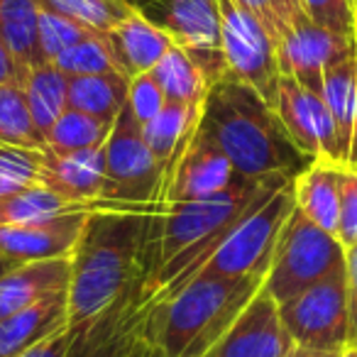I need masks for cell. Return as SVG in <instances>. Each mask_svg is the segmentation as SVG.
<instances>
[{
    "label": "cell",
    "mask_w": 357,
    "mask_h": 357,
    "mask_svg": "<svg viewBox=\"0 0 357 357\" xmlns=\"http://www.w3.org/2000/svg\"><path fill=\"white\" fill-rule=\"evenodd\" d=\"M262 277L194 279L103 331L105 357H204L262 289Z\"/></svg>",
    "instance_id": "6da1fadb"
},
{
    "label": "cell",
    "mask_w": 357,
    "mask_h": 357,
    "mask_svg": "<svg viewBox=\"0 0 357 357\" xmlns=\"http://www.w3.org/2000/svg\"><path fill=\"white\" fill-rule=\"evenodd\" d=\"M159 204L93 211L71 255L69 331L98 326L144 272V243Z\"/></svg>",
    "instance_id": "7a4b0ae2"
},
{
    "label": "cell",
    "mask_w": 357,
    "mask_h": 357,
    "mask_svg": "<svg viewBox=\"0 0 357 357\" xmlns=\"http://www.w3.org/2000/svg\"><path fill=\"white\" fill-rule=\"evenodd\" d=\"M199 125L240 176L296 178L313 162L291 142L277 110L230 74L208 89Z\"/></svg>",
    "instance_id": "3957f363"
},
{
    "label": "cell",
    "mask_w": 357,
    "mask_h": 357,
    "mask_svg": "<svg viewBox=\"0 0 357 357\" xmlns=\"http://www.w3.org/2000/svg\"><path fill=\"white\" fill-rule=\"evenodd\" d=\"M294 181V178H291ZM287 181L277 191L259 199L235 228L220 240L196 279L267 277L277 238L294 211V184Z\"/></svg>",
    "instance_id": "277c9868"
},
{
    "label": "cell",
    "mask_w": 357,
    "mask_h": 357,
    "mask_svg": "<svg viewBox=\"0 0 357 357\" xmlns=\"http://www.w3.org/2000/svg\"><path fill=\"white\" fill-rule=\"evenodd\" d=\"M340 267H345V248L340 240L311 223L294 204L291 215L277 238L262 291L277 303H284Z\"/></svg>",
    "instance_id": "5b68a950"
},
{
    "label": "cell",
    "mask_w": 357,
    "mask_h": 357,
    "mask_svg": "<svg viewBox=\"0 0 357 357\" xmlns=\"http://www.w3.org/2000/svg\"><path fill=\"white\" fill-rule=\"evenodd\" d=\"M105 184L100 199L115 206L159 204L164 184V167L147 147L142 125L130 113L128 103L115 118L113 130L103 144Z\"/></svg>",
    "instance_id": "8992f818"
},
{
    "label": "cell",
    "mask_w": 357,
    "mask_h": 357,
    "mask_svg": "<svg viewBox=\"0 0 357 357\" xmlns=\"http://www.w3.org/2000/svg\"><path fill=\"white\" fill-rule=\"evenodd\" d=\"M220 45L228 74L252 86L274 108L282 71L277 61V45L267 27L240 0H218Z\"/></svg>",
    "instance_id": "52a82bcc"
},
{
    "label": "cell",
    "mask_w": 357,
    "mask_h": 357,
    "mask_svg": "<svg viewBox=\"0 0 357 357\" xmlns=\"http://www.w3.org/2000/svg\"><path fill=\"white\" fill-rule=\"evenodd\" d=\"M279 316L294 345L308 350H345L350 333L345 267L279 303Z\"/></svg>",
    "instance_id": "ba28073f"
},
{
    "label": "cell",
    "mask_w": 357,
    "mask_h": 357,
    "mask_svg": "<svg viewBox=\"0 0 357 357\" xmlns=\"http://www.w3.org/2000/svg\"><path fill=\"white\" fill-rule=\"evenodd\" d=\"M137 10L194 59L211 86L228 74L220 45L218 0H154L139 3Z\"/></svg>",
    "instance_id": "9c48e42d"
},
{
    "label": "cell",
    "mask_w": 357,
    "mask_h": 357,
    "mask_svg": "<svg viewBox=\"0 0 357 357\" xmlns=\"http://www.w3.org/2000/svg\"><path fill=\"white\" fill-rule=\"evenodd\" d=\"M238 174L220 147L196 125L174 152L172 162L164 167V184L159 204L206 199L225 191Z\"/></svg>",
    "instance_id": "30bf717a"
},
{
    "label": "cell",
    "mask_w": 357,
    "mask_h": 357,
    "mask_svg": "<svg viewBox=\"0 0 357 357\" xmlns=\"http://www.w3.org/2000/svg\"><path fill=\"white\" fill-rule=\"evenodd\" d=\"M355 52L357 32L355 37H342L311 22L306 13H301L277 45V61L282 76H289V79L298 81L303 89L323 96L326 69L347 59Z\"/></svg>",
    "instance_id": "8fae6325"
},
{
    "label": "cell",
    "mask_w": 357,
    "mask_h": 357,
    "mask_svg": "<svg viewBox=\"0 0 357 357\" xmlns=\"http://www.w3.org/2000/svg\"><path fill=\"white\" fill-rule=\"evenodd\" d=\"M284 130L291 142L313 162H331L345 167V157L340 152L337 132L323 96L303 89L298 81L282 76L274 103Z\"/></svg>",
    "instance_id": "7c38bea8"
},
{
    "label": "cell",
    "mask_w": 357,
    "mask_h": 357,
    "mask_svg": "<svg viewBox=\"0 0 357 357\" xmlns=\"http://www.w3.org/2000/svg\"><path fill=\"white\" fill-rule=\"evenodd\" d=\"M294 347L279 303L259 289L204 357H287Z\"/></svg>",
    "instance_id": "4fadbf2b"
},
{
    "label": "cell",
    "mask_w": 357,
    "mask_h": 357,
    "mask_svg": "<svg viewBox=\"0 0 357 357\" xmlns=\"http://www.w3.org/2000/svg\"><path fill=\"white\" fill-rule=\"evenodd\" d=\"M91 213L93 211H81L42 223L0 225V264L13 269L25 262L71 257Z\"/></svg>",
    "instance_id": "5bb4252c"
},
{
    "label": "cell",
    "mask_w": 357,
    "mask_h": 357,
    "mask_svg": "<svg viewBox=\"0 0 357 357\" xmlns=\"http://www.w3.org/2000/svg\"><path fill=\"white\" fill-rule=\"evenodd\" d=\"M42 172L40 184L47 186L52 194L71 201V204H98L103 201L105 184V149H42Z\"/></svg>",
    "instance_id": "9a60e30c"
},
{
    "label": "cell",
    "mask_w": 357,
    "mask_h": 357,
    "mask_svg": "<svg viewBox=\"0 0 357 357\" xmlns=\"http://www.w3.org/2000/svg\"><path fill=\"white\" fill-rule=\"evenodd\" d=\"M71 257L25 262L0 272V321L27 306L45 301L59 291H69Z\"/></svg>",
    "instance_id": "2e32d148"
},
{
    "label": "cell",
    "mask_w": 357,
    "mask_h": 357,
    "mask_svg": "<svg viewBox=\"0 0 357 357\" xmlns=\"http://www.w3.org/2000/svg\"><path fill=\"white\" fill-rule=\"evenodd\" d=\"M69 331V291L47 296L45 301L0 321V357H20L40 342Z\"/></svg>",
    "instance_id": "e0dca14e"
},
{
    "label": "cell",
    "mask_w": 357,
    "mask_h": 357,
    "mask_svg": "<svg viewBox=\"0 0 357 357\" xmlns=\"http://www.w3.org/2000/svg\"><path fill=\"white\" fill-rule=\"evenodd\" d=\"M105 40H108L115 66L128 79L152 71L174 47L172 37L162 27L154 25L152 20H147L139 10H135L115 30H110Z\"/></svg>",
    "instance_id": "ac0fdd59"
},
{
    "label": "cell",
    "mask_w": 357,
    "mask_h": 357,
    "mask_svg": "<svg viewBox=\"0 0 357 357\" xmlns=\"http://www.w3.org/2000/svg\"><path fill=\"white\" fill-rule=\"evenodd\" d=\"M340 176L342 167L331 162H311L294 178V204L311 223L326 233H337L340 218Z\"/></svg>",
    "instance_id": "d6986e66"
},
{
    "label": "cell",
    "mask_w": 357,
    "mask_h": 357,
    "mask_svg": "<svg viewBox=\"0 0 357 357\" xmlns=\"http://www.w3.org/2000/svg\"><path fill=\"white\" fill-rule=\"evenodd\" d=\"M0 40L10 50L20 76L45 64L40 47V0H0Z\"/></svg>",
    "instance_id": "ffe728a7"
},
{
    "label": "cell",
    "mask_w": 357,
    "mask_h": 357,
    "mask_svg": "<svg viewBox=\"0 0 357 357\" xmlns=\"http://www.w3.org/2000/svg\"><path fill=\"white\" fill-rule=\"evenodd\" d=\"M323 100H326L328 113H331L333 125H335L337 142H340V152L345 157L347 167L357 115V52L326 69V74H323Z\"/></svg>",
    "instance_id": "44dd1931"
},
{
    "label": "cell",
    "mask_w": 357,
    "mask_h": 357,
    "mask_svg": "<svg viewBox=\"0 0 357 357\" xmlns=\"http://www.w3.org/2000/svg\"><path fill=\"white\" fill-rule=\"evenodd\" d=\"M103 208H130V206H115L108 204V201H98V204H71V201L52 194L47 186L37 184L15 196L0 199V225L42 223V220L61 218V215H69V213L103 211Z\"/></svg>",
    "instance_id": "7402d4cb"
},
{
    "label": "cell",
    "mask_w": 357,
    "mask_h": 357,
    "mask_svg": "<svg viewBox=\"0 0 357 357\" xmlns=\"http://www.w3.org/2000/svg\"><path fill=\"white\" fill-rule=\"evenodd\" d=\"M128 89L130 79L123 71L74 76L69 79V108L115 123L120 110L128 103Z\"/></svg>",
    "instance_id": "603a6c76"
},
{
    "label": "cell",
    "mask_w": 357,
    "mask_h": 357,
    "mask_svg": "<svg viewBox=\"0 0 357 357\" xmlns=\"http://www.w3.org/2000/svg\"><path fill=\"white\" fill-rule=\"evenodd\" d=\"M20 84L37 128L42 135H47L56 118L69 108V76L61 74L52 61H45L32 66Z\"/></svg>",
    "instance_id": "cb8c5ba5"
},
{
    "label": "cell",
    "mask_w": 357,
    "mask_h": 357,
    "mask_svg": "<svg viewBox=\"0 0 357 357\" xmlns=\"http://www.w3.org/2000/svg\"><path fill=\"white\" fill-rule=\"evenodd\" d=\"M154 81L162 89L164 98L172 103H186V105H201L208 93L211 84L204 76V71L194 64L189 54L181 47L174 45L164 54V59L152 69Z\"/></svg>",
    "instance_id": "d4e9b609"
},
{
    "label": "cell",
    "mask_w": 357,
    "mask_h": 357,
    "mask_svg": "<svg viewBox=\"0 0 357 357\" xmlns=\"http://www.w3.org/2000/svg\"><path fill=\"white\" fill-rule=\"evenodd\" d=\"M201 105H186V103H172V100H167L164 108L152 120H147L142 125L144 142H147V147L152 149V154L157 157V162L162 167H167L172 162L178 142L199 125Z\"/></svg>",
    "instance_id": "484cf974"
},
{
    "label": "cell",
    "mask_w": 357,
    "mask_h": 357,
    "mask_svg": "<svg viewBox=\"0 0 357 357\" xmlns=\"http://www.w3.org/2000/svg\"><path fill=\"white\" fill-rule=\"evenodd\" d=\"M0 144L35 149L45 147V135L37 128L22 84L17 81L0 86Z\"/></svg>",
    "instance_id": "4316f807"
},
{
    "label": "cell",
    "mask_w": 357,
    "mask_h": 357,
    "mask_svg": "<svg viewBox=\"0 0 357 357\" xmlns=\"http://www.w3.org/2000/svg\"><path fill=\"white\" fill-rule=\"evenodd\" d=\"M40 8L69 17L98 35H108L137 10L128 0H40Z\"/></svg>",
    "instance_id": "83f0119b"
},
{
    "label": "cell",
    "mask_w": 357,
    "mask_h": 357,
    "mask_svg": "<svg viewBox=\"0 0 357 357\" xmlns=\"http://www.w3.org/2000/svg\"><path fill=\"white\" fill-rule=\"evenodd\" d=\"M110 130H113V123H108V120H100L89 113H81V110L66 108L56 118V123L47 130L45 147L56 149V152L103 147Z\"/></svg>",
    "instance_id": "f1b7e54d"
},
{
    "label": "cell",
    "mask_w": 357,
    "mask_h": 357,
    "mask_svg": "<svg viewBox=\"0 0 357 357\" xmlns=\"http://www.w3.org/2000/svg\"><path fill=\"white\" fill-rule=\"evenodd\" d=\"M42 149L0 144V199L40 184L42 157H45Z\"/></svg>",
    "instance_id": "f546056e"
},
{
    "label": "cell",
    "mask_w": 357,
    "mask_h": 357,
    "mask_svg": "<svg viewBox=\"0 0 357 357\" xmlns=\"http://www.w3.org/2000/svg\"><path fill=\"white\" fill-rule=\"evenodd\" d=\"M52 64H54L61 74L69 76V79H74V76H93V74H105V71H118L105 35H93V37H89V40L76 42L74 47H69V50H64L59 56H54Z\"/></svg>",
    "instance_id": "4dcf8cb0"
},
{
    "label": "cell",
    "mask_w": 357,
    "mask_h": 357,
    "mask_svg": "<svg viewBox=\"0 0 357 357\" xmlns=\"http://www.w3.org/2000/svg\"><path fill=\"white\" fill-rule=\"evenodd\" d=\"M93 35H98V32L89 30V27L79 25V22L69 20L64 15H56V13L42 10L40 8V47L47 61L59 56L64 50L74 47L76 42L89 40Z\"/></svg>",
    "instance_id": "1f68e13d"
},
{
    "label": "cell",
    "mask_w": 357,
    "mask_h": 357,
    "mask_svg": "<svg viewBox=\"0 0 357 357\" xmlns=\"http://www.w3.org/2000/svg\"><path fill=\"white\" fill-rule=\"evenodd\" d=\"M355 6L357 0H301L308 20L342 37H355L357 32Z\"/></svg>",
    "instance_id": "d6a6232c"
},
{
    "label": "cell",
    "mask_w": 357,
    "mask_h": 357,
    "mask_svg": "<svg viewBox=\"0 0 357 357\" xmlns=\"http://www.w3.org/2000/svg\"><path fill=\"white\" fill-rule=\"evenodd\" d=\"M240 3L259 17V22L272 35L274 45L282 42L291 22L303 13L301 0H240Z\"/></svg>",
    "instance_id": "836d02e7"
},
{
    "label": "cell",
    "mask_w": 357,
    "mask_h": 357,
    "mask_svg": "<svg viewBox=\"0 0 357 357\" xmlns=\"http://www.w3.org/2000/svg\"><path fill=\"white\" fill-rule=\"evenodd\" d=\"M167 98H164L162 89L154 81L152 71L147 74H139L130 79V89H128V108L135 115L139 125H144L147 120H152L159 110L164 108Z\"/></svg>",
    "instance_id": "e575fe53"
},
{
    "label": "cell",
    "mask_w": 357,
    "mask_h": 357,
    "mask_svg": "<svg viewBox=\"0 0 357 357\" xmlns=\"http://www.w3.org/2000/svg\"><path fill=\"white\" fill-rule=\"evenodd\" d=\"M342 248L357 245V169L342 167L340 176V218H337V233Z\"/></svg>",
    "instance_id": "d590c367"
},
{
    "label": "cell",
    "mask_w": 357,
    "mask_h": 357,
    "mask_svg": "<svg viewBox=\"0 0 357 357\" xmlns=\"http://www.w3.org/2000/svg\"><path fill=\"white\" fill-rule=\"evenodd\" d=\"M345 279H347V313H350L347 347H357V245L345 250Z\"/></svg>",
    "instance_id": "8d00e7d4"
},
{
    "label": "cell",
    "mask_w": 357,
    "mask_h": 357,
    "mask_svg": "<svg viewBox=\"0 0 357 357\" xmlns=\"http://www.w3.org/2000/svg\"><path fill=\"white\" fill-rule=\"evenodd\" d=\"M20 357H76V333L74 331L59 333V335L40 342V345L27 350Z\"/></svg>",
    "instance_id": "74e56055"
},
{
    "label": "cell",
    "mask_w": 357,
    "mask_h": 357,
    "mask_svg": "<svg viewBox=\"0 0 357 357\" xmlns=\"http://www.w3.org/2000/svg\"><path fill=\"white\" fill-rule=\"evenodd\" d=\"M13 81H17V84L22 81L20 69H17V64H15V59H13L10 50H8V47L3 45V40H0V86H3V84H13Z\"/></svg>",
    "instance_id": "f35d334b"
},
{
    "label": "cell",
    "mask_w": 357,
    "mask_h": 357,
    "mask_svg": "<svg viewBox=\"0 0 357 357\" xmlns=\"http://www.w3.org/2000/svg\"><path fill=\"white\" fill-rule=\"evenodd\" d=\"M342 350H308V347H294L287 357H340Z\"/></svg>",
    "instance_id": "ab89813d"
},
{
    "label": "cell",
    "mask_w": 357,
    "mask_h": 357,
    "mask_svg": "<svg viewBox=\"0 0 357 357\" xmlns=\"http://www.w3.org/2000/svg\"><path fill=\"white\" fill-rule=\"evenodd\" d=\"M355 20H357V6H355ZM347 167L357 169V115H355V132H352V147H350V159H347Z\"/></svg>",
    "instance_id": "60d3db41"
},
{
    "label": "cell",
    "mask_w": 357,
    "mask_h": 357,
    "mask_svg": "<svg viewBox=\"0 0 357 357\" xmlns=\"http://www.w3.org/2000/svg\"><path fill=\"white\" fill-rule=\"evenodd\" d=\"M340 357H357V347H345V350L340 352Z\"/></svg>",
    "instance_id": "b9f144b4"
},
{
    "label": "cell",
    "mask_w": 357,
    "mask_h": 357,
    "mask_svg": "<svg viewBox=\"0 0 357 357\" xmlns=\"http://www.w3.org/2000/svg\"><path fill=\"white\" fill-rule=\"evenodd\" d=\"M128 3H130V6H135V0H128Z\"/></svg>",
    "instance_id": "7bdbcfd3"
},
{
    "label": "cell",
    "mask_w": 357,
    "mask_h": 357,
    "mask_svg": "<svg viewBox=\"0 0 357 357\" xmlns=\"http://www.w3.org/2000/svg\"><path fill=\"white\" fill-rule=\"evenodd\" d=\"M135 8H137V0H135Z\"/></svg>",
    "instance_id": "ee69618b"
},
{
    "label": "cell",
    "mask_w": 357,
    "mask_h": 357,
    "mask_svg": "<svg viewBox=\"0 0 357 357\" xmlns=\"http://www.w3.org/2000/svg\"><path fill=\"white\" fill-rule=\"evenodd\" d=\"M0 267H3V264H0ZM3 269H6V267H3Z\"/></svg>",
    "instance_id": "f6af8a7d"
}]
</instances>
